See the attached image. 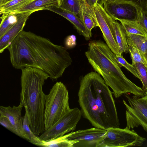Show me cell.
Masks as SVG:
<instances>
[{"instance_id": "cell-1", "label": "cell", "mask_w": 147, "mask_h": 147, "mask_svg": "<svg viewBox=\"0 0 147 147\" xmlns=\"http://www.w3.org/2000/svg\"><path fill=\"white\" fill-rule=\"evenodd\" d=\"M7 49L14 68H37L52 80L61 77L72 62L66 48L30 31L22 30Z\"/></svg>"}, {"instance_id": "cell-2", "label": "cell", "mask_w": 147, "mask_h": 147, "mask_svg": "<svg viewBox=\"0 0 147 147\" xmlns=\"http://www.w3.org/2000/svg\"><path fill=\"white\" fill-rule=\"evenodd\" d=\"M113 92L101 76L89 72L80 81L78 102L82 116L94 127L107 130L120 125Z\"/></svg>"}, {"instance_id": "cell-3", "label": "cell", "mask_w": 147, "mask_h": 147, "mask_svg": "<svg viewBox=\"0 0 147 147\" xmlns=\"http://www.w3.org/2000/svg\"><path fill=\"white\" fill-rule=\"evenodd\" d=\"M85 55L95 71L104 80L118 98L123 94L130 93L138 96H144L142 88L131 81L125 75L115 54L106 43L101 40L91 41Z\"/></svg>"}, {"instance_id": "cell-4", "label": "cell", "mask_w": 147, "mask_h": 147, "mask_svg": "<svg viewBox=\"0 0 147 147\" xmlns=\"http://www.w3.org/2000/svg\"><path fill=\"white\" fill-rule=\"evenodd\" d=\"M21 69L20 102L25 108L31 130L38 136L45 130L44 114L46 95L42 86L49 76L37 68L27 67Z\"/></svg>"}, {"instance_id": "cell-5", "label": "cell", "mask_w": 147, "mask_h": 147, "mask_svg": "<svg viewBox=\"0 0 147 147\" xmlns=\"http://www.w3.org/2000/svg\"><path fill=\"white\" fill-rule=\"evenodd\" d=\"M70 109L68 90L63 83L57 82L46 96L44 114L45 130L53 126Z\"/></svg>"}, {"instance_id": "cell-6", "label": "cell", "mask_w": 147, "mask_h": 147, "mask_svg": "<svg viewBox=\"0 0 147 147\" xmlns=\"http://www.w3.org/2000/svg\"><path fill=\"white\" fill-rule=\"evenodd\" d=\"M129 104L124 100L123 102L126 110V126L128 129L141 126L147 132V95L142 96L124 94Z\"/></svg>"}, {"instance_id": "cell-7", "label": "cell", "mask_w": 147, "mask_h": 147, "mask_svg": "<svg viewBox=\"0 0 147 147\" xmlns=\"http://www.w3.org/2000/svg\"><path fill=\"white\" fill-rule=\"evenodd\" d=\"M146 140L133 129L111 127L106 130L97 147L141 146Z\"/></svg>"}, {"instance_id": "cell-8", "label": "cell", "mask_w": 147, "mask_h": 147, "mask_svg": "<svg viewBox=\"0 0 147 147\" xmlns=\"http://www.w3.org/2000/svg\"><path fill=\"white\" fill-rule=\"evenodd\" d=\"M82 114L77 107L70 109L62 117L49 129L45 130L39 137L47 142L61 137L76 129Z\"/></svg>"}, {"instance_id": "cell-9", "label": "cell", "mask_w": 147, "mask_h": 147, "mask_svg": "<svg viewBox=\"0 0 147 147\" xmlns=\"http://www.w3.org/2000/svg\"><path fill=\"white\" fill-rule=\"evenodd\" d=\"M98 26L106 44L116 55H122L117 43L113 24L114 19L106 12L103 5L96 3L94 7Z\"/></svg>"}, {"instance_id": "cell-10", "label": "cell", "mask_w": 147, "mask_h": 147, "mask_svg": "<svg viewBox=\"0 0 147 147\" xmlns=\"http://www.w3.org/2000/svg\"><path fill=\"white\" fill-rule=\"evenodd\" d=\"M106 130L94 127L72 131L64 135L68 140L77 141L73 147H97Z\"/></svg>"}, {"instance_id": "cell-11", "label": "cell", "mask_w": 147, "mask_h": 147, "mask_svg": "<svg viewBox=\"0 0 147 147\" xmlns=\"http://www.w3.org/2000/svg\"><path fill=\"white\" fill-rule=\"evenodd\" d=\"M104 5L106 12L116 20H137L139 13L142 10L134 4L126 2H107Z\"/></svg>"}, {"instance_id": "cell-12", "label": "cell", "mask_w": 147, "mask_h": 147, "mask_svg": "<svg viewBox=\"0 0 147 147\" xmlns=\"http://www.w3.org/2000/svg\"><path fill=\"white\" fill-rule=\"evenodd\" d=\"M23 104L13 107L8 106L0 107V116H4L9 120L15 131L14 134L29 141V139L25 134L23 127L24 117L22 116Z\"/></svg>"}, {"instance_id": "cell-13", "label": "cell", "mask_w": 147, "mask_h": 147, "mask_svg": "<svg viewBox=\"0 0 147 147\" xmlns=\"http://www.w3.org/2000/svg\"><path fill=\"white\" fill-rule=\"evenodd\" d=\"M35 11L24 12L17 23L0 38V53L7 49L12 42L23 30L26 23L30 16Z\"/></svg>"}, {"instance_id": "cell-14", "label": "cell", "mask_w": 147, "mask_h": 147, "mask_svg": "<svg viewBox=\"0 0 147 147\" xmlns=\"http://www.w3.org/2000/svg\"><path fill=\"white\" fill-rule=\"evenodd\" d=\"M47 10L55 13L69 21L73 25L79 33L83 36L86 40H89L92 37L91 31L87 29L84 23L76 14L59 7H52Z\"/></svg>"}, {"instance_id": "cell-15", "label": "cell", "mask_w": 147, "mask_h": 147, "mask_svg": "<svg viewBox=\"0 0 147 147\" xmlns=\"http://www.w3.org/2000/svg\"><path fill=\"white\" fill-rule=\"evenodd\" d=\"M80 10L78 17L88 30L98 26L94 7H92L85 0H79Z\"/></svg>"}, {"instance_id": "cell-16", "label": "cell", "mask_w": 147, "mask_h": 147, "mask_svg": "<svg viewBox=\"0 0 147 147\" xmlns=\"http://www.w3.org/2000/svg\"><path fill=\"white\" fill-rule=\"evenodd\" d=\"M59 0H33L16 11L22 12L31 11H36L47 10L54 7H59Z\"/></svg>"}, {"instance_id": "cell-17", "label": "cell", "mask_w": 147, "mask_h": 147, "mask_svg": "<svg viewBox=\"0 0 147 147\" xmlns=\"http://www.w3.org/2000/svg\"><path fill=\"white\" fill-rule=\"evenodd\" d=\"M23 13L14 11L2 14L0 17V38L17 23Z\"/></svg>"}, {"instance_id": "cell-18", "label": "cell", "mask_w": 147, "mask_h": 147, "mask_svg": "<svg viewBox=\"0 0 147 147\" xmlns=\"http://www.w3.org/2000/svg\"><path fill=\"white\" fill-rule=\"evenodd\" d=\"M116 40L120 51L123 53L129 52L128 45L127 42V34L123 27L120 23L114 20L113 22Z\"/></svg>"}, {"instance_id": "cell-19", "label": "cell", "mask_w": 147, "mask_h": 147, "mask_svg": "<svg viewBox=\"0 0 147 147\" xmlns=\"http://www.w3.org/2000/svg\"><path fill=\"white\" fill-rule=\"evenodd\" d=\"M125 30L127 34H134L147 36V31L137 20L118 19Z\"/></svg>"}, {"instance_id": "cell-20", "label": "cell", "mask_w": 147, "mask_h": 147, "mask_svg": "<svg viewBox=\"0 0 147 147\" xmlns=\"http://www.w3.org/2000/svg\"><path fill=\"white\" fill-rule=\"evenodd\" d=\"M129 41L142 55L147 61V36L137 34H127Z\"/></svg>"}, {"instance_id": "cell-21", "label": "cell", "mask_w": 147, "mask_h": 147, "mask_svg": "<svg viewBox=\"0 0 147 147\" xmlns=\"http://www.w3.org/2000/svg\"><path fill=\"white\" fill-rule=\"evenodd\" d=\"M33 0H11L0 6L1 14L16 11Z\"/></svg>"}, {"instance_id": "cell-22", "label": "cell", "mask_w": 147, "mask_h": 147, "mask_svg": "<svg viewBox=\"0 0 147 147\" xmlns=\"http://www.w3.org/2000/svg\"><path fill=\"white\" fill-rule=\"evenodd\" d=\"M23 127L24 132L29 139V142L37 146H41L43 141L36 135L31 130L29 125L28 120L26 113L24 116Z\"/></svg>"}, {"instance_id": "cell-23", "label": "cell", "mask_w": 147, "mask_h": 147, "mask_svg": "<svg viewBox=\"0 0 147 147\" xmlns=\"http://www.w3.org/2000/svg\"><path fill=\"white\" fill-rule=\"evenodd\" d=\"M77 141L68 140L64 136L55 139L45 142L43 141L41 146L45 147H73L74 144Z\"/></svg>"}, {"instance_id": "cell-24", "label": "cell", "mask_w": 147, "mask_h": 147, "mask_svg": "<svg viewBox=\"0 0 147 147\" xmlns=\"http://www.w3.org/2000/svg\"><path fill=\"white\" fill-rule=\"evenodd\" d=\"M129 53L132 65L136 63L143 64L147 68V61L140 51L129 41L127 40Z\"/></svg>"}, {"instance_id": "cell-25", "label": "cell", "mask_w": 147, "mask_h": 147, "mask_svg": "<svg viewBox=\"0 0 147 147\" xmlns=\"http://www.w3.org/2000/svg\"><path fill=\"white\" fill-rule=\"evenodd\" d=\"M59 7L71 12L78 16L80 10L79 0H59Z\"/></svg>"}, {"instance_id": "cell-26", "label": "cell", "mask_w": 147, "mask_h": 147, "mask_svg": "<svg viewBox=\"0 0 147 147\" xmlns=\"http://www.w3.org/2000/svg\"><path fill=\"white\" fill-rule=\"evenodd\" d=\"M133 65L136 69L140 78V80L142 83V88L145 95H147V68L140 63H136Z\"/></svg>"}, {"instance_id": "cell-27", "label": "cell", "mask_w": 147, "mask_h": 147, "mask_svg": "<svg viewBox=\"0 0 147 147\" xmlns=\"http://www.w3.org/2000/svg\"><path fill=\"white\" fill-rule=\"evenodd\" d=\"M116 58L120 67H123L139 79L140 78L138 73L134 65L129 63L122 55H116Z\"/></svg>"}, {"instance_id": "cell-28", "label": "cell", "mask_w": 147, "mask_h": 147, "mask_svg": "<svg viewBox=\"0 0 147 147\" xmlns=\"http://www.w3.org/2000/svg\"><path fill=\"white\" fill-rule=\"evenodd\" d=\"M107 2H126L131 3L140 7L147 13V0H107L105 3Z\"/></svg>"}, {"instance_id": "cell-29", "label": "cell", "mask_w": 147, "mask_h": 147, "mask_svg": "<svg viewBox=\"0 0 147 147\" xmlns=\"http://www.w3.org/2000/svg\"><path fill=\"white\" fill-rule=\"evenodd\" d=\"M137 21L147 32V13L142 10L139 12Z\"/></svg>"}, {"instance_id": "cell-30", "label": "cell", "mask_w": 147, "mask_h": 147, "mask_svg": "<svg viewBox=\"0 0 147 147\" xmlns=\"http://www.w3.org/2000/svg\"><path fill=\"white\" fill-rule=\"evenodd\" d=\"M0 123L1 125L14 134V129L10 122L7 117L4 116H0Z\"/></svg>"}, {"instance_id": "cell-31", "label": "cell", "mask_w": 147, "mask_h": 147, "mask_svg": "<svg viewBox=\"0 0 147 147\" xmlns=\"http://www.w3.org/2000/svg\"><path fill=\"white\" fill-rule=\"evenodd\" d=\"M76 37L75 35H72L67 36L65 39V46L71 48L76 45Z\"/></svg>"}, {"instance_id": "cell-32", "label": "cell", "mask_w": 147, "mask_h": 147, "mask_svg": "<svg viewBox=\"0 0 147 147\" xmlns=\"http://www.w3.org/2000/svg\"><path fill=\"white\" fill-rule=\"evenodd\" d=\"M86 2L92 7H94L97 3V0H85Z\"/></svg>"}, {"instance_id": "cell-33", "label": "cell", "mask_w": 147, "mask_h": 147, "mask_svg": "<svg viewBox=\"0 0 147 147\" xmlns=\"http://www.w3.org/2000/svg\"><path fill=\"white\" fill-rule=\"evenodd\" d=\"M106 1L107 0H97V3L103 5Z\"/></svg>"}, {"instance_id": "cell-34", "label": "cell", "mask_w": 147, "mask_h": 147, "mask_svg": "<svg viewBox=\"0 0 147 147\" xmlns=\"http://www.w3.org/2000/svg\"><path fill=\"white\" fill-rule=\"evenodd\" d=\"M7 2V0H0V6L5 4Z\"/></svg>"}, {"instance_id": "cell-35", "label": "cell", "mask_w": 147, "mask_h": 147, "mask_svg": "<svg viewBox=\"0 0 147 147\" xmlns=\"http://www.w3.org/2000/svg\"><path fill=\"white\" fill-rule=\"evenodd\" d=\"M10 0H7V1H10Z\"/></svg>"}]
</instances>
